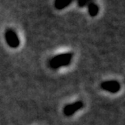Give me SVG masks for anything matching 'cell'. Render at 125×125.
<instances>
[{
  "mask_svg": "<svg viewBox=\"0 0 125 125\" xmlns=\"http://www.w3.org/2000/svg\"><path fill=\"white\" fill-rule=\"evenodd\" d=\"M73 58L72 52H64L55 55L49 61V66L52 70H58L62 67H66L71 64Z\"/></svg>",
  "mask_w": 125,
  "mask_h": 125,
  "instance_id": "6da1fadb",
  "label": "cell"
},
{
  "mask_svg": "<svg viewBox=\"0 0 125 125\" xmlns=\"http://www.w3.org/2000/svg\"><path fill=\"white\" fill-rule=\"evenodd\" d=\"M83 107H84V103L81 100L76 101L75 103H69V104L65 105L63 109V113L65 116L71 117L74 114H76L78 111L81 110Z\"/></svg>",
  "mask_w": 125,
  "mask_h": 125,
  "instance_id": "277c9868",
  "label": "cell"
},
{
  "mask_svg": "<svg viewBox=\"0 0 125 125\" xmlns=\"http://www.w3.org/2000/svg\"><path fill=\"white\" fill-rule=\"evenodd\" d=\"M5 41L7 45L12 49H17L20 46V41L16 31L13 30L12 28H7L4 34Z\"/></svg>",
  "mask_w": 125,
  "mask_h": 125,
  "instance_id": "7a4b0ae2",
  "label": "cell"
},
{
  "mask_svg": "<svg viewBox=\"0 0 125 125\" xmlns=\"http://www.w3.org/2000/svg\"><path fill=\"white\" fill-rule=\"evenodd\" d=\"M72 2L73 0H55L54 5L57 10H63L68 7Z\"/></svg>",
  "mask_w": 125,
  "mask_h": 125,
  "instance_id": "8992f818",
  "label": "cell"
},
{
  "mask_svg": "<svg viewBox=\"0 0 125 125\" xmlns=\"http://www.w3.org/2000/svg\"><path fill=\"white\" fill-rule=\"evenodd\" d=\"M101 89L111 94H116L121 89V85L119 82L116 80H106L103 81L100 85Z\"/></svg>",
  "mask_w": 125,
  "mask_h": 125,
  "instance_id": "3957f363",
  "label": "cell"
},
{
  "mask_svg": "<svg viewBox=\"0 0 125 125\" xmlns=\"http://www.w3.org/2000/svg\"><path fill=\"white\" fill-rule=\"evenodd\" d=\"M79 7H84L91 2V0H76Z\"/></svg>",
  "mask_w": 125,
  "mask_h": 125,
  "instance_id": "52a82bcc",
  "label": "cell"
},
{
  "mask_svg": "<svg viewBox=\"0 0 125 125\" xmlns=\"http://www.w3.org/2000/svg\"><path fill=\"white\" fill-rule=\"evenodd\" d=\"M88 12H89V15L91 17L97 16L98 13H99V7L94 2H90L88 4Z\"/></svg>",
  "mask_w": 125,
  "mask_h": 125,
  "instance_id": "5b68a950",
  "label": "cell"
}]
</instances>
